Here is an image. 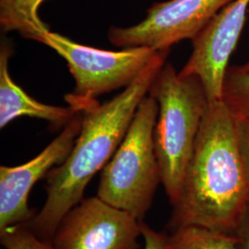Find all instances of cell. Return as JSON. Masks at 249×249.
<instances>
[{"instance_id": "obj_11", "label": "cell", "mask_w": 249, "mask_h": 249, "mask_svg": "<svg viewBox=\"0 0 249 249\" xmlns=\"http://www.w3.org/2000/svg\"><path fill=\"white\" fill-rule=\"evenodd\" d=\"M45 0H0V26L3 32H18L24 38L41 43L50 31L39 18L38 9Z\"/></svg>"}, {"instance_id": "obj_4", "label": "cell", "mask_w": 249, "mask_h": 249, "mask_svg": "<svg viewBox=\"0 0 249 249\" xmlns=\"http://www.w3.org/2000/svg\"><path fill=\"white\" fill-rule=\"evenodd\" d=\"M157 101L146 96L111 160L104 167L97 196L142 222L161 184L154 146Z\"/></svg>"}, {"instance_id": "obj_12", "label": "cell", "mask_w": 249, "mask_h": 249, "mask_svg": "<svg viewBox=\"0 0 249 249\" xmlns=\"http://www.w3.org/2000/svg\"><path fill=\"white\" fill-rule=\"evenodd\" d=\"M166 238L167 249H239L233 233L198 225L179 226Z\"/></svg>"}, {"instance_id": "obj_16", "label": "cell", "mask_w": 249, "mask_h": 249, "mask_svg": "<svg viewBox=\"0 0 249 249\" xmlns=\"http://www.w3.org/2000/svg\"><path fill=\"white\" fill-rule=\"evenodd\" d=\"M142 236L144 240V249H167V236L153 230L148 224L141 223Z\"/></svg>"}, {"instance_id": "obj_18", "label": "cell", "mask_w": 249, "mask_h": 249, "mask_svg": "<svg viewBox=\"0 0 249 249\" xmlns=\"http://www.w3.org/2000/svg\"><path fill=\"white\" fill-rule=\"evenodd\" d=\"M244 69H246V70H249V62L247 63V64H245V65H243L242 66Z\"/></svg>"}, {"instance_id": "obj_13", "label": "cell", "mask_w": 249, "mask_h": 249, "mask_svg": "<svg viewBox=\"0 0 249 249\" xmlns=\"http://www.w3.org/2000/svg\"><path fill=\"white\" fill-rule=\"evenodd\" d=\"M222 100L235 118L249 117V70L242 66L228 68Z\"/></svg>"}, {"instance_id": "obj_3", "label": "cell", "mask_w": 249, "mask_h": 249, "mask_svg": "<svg viewBox=\"0 0 249 249\" xmlns=\"http://www.w3.org/2000/svg\"><path fill=\"white\" fill-rule=\"evenodd\" d=\"M157 101L154 146L161 184L173 207L179 202L209 100L195 76H181L165 63L149 90Z\"/></svg>"}, {"instance_id": "obj_6", "label": "cell", "mask_w": 249, "mask_h": 249, "mask_svg": "<svg viewBox=\"0 0 249 249\" xmlns=\"http://www.w3.org/2000/svg\"><path fill=\"white\" fill-rule=\"evenodd\" d=\"M231 1L168 0L155 3L140 23L111 27L107 36L117 47L145 46L155 51H167L180 41L193 40Z\"/></svg>"}, {"instance_id": "obj_5", "label": "cell", "mask_w": 249, "mask_h": 249, "mask_svg": "<svg viewBox=\"0 0 249 249\" xmlns=\"http://www.w3.org/2000/svg\"><path fill=\"white\" fill-rule=\"evenodd\" d=\"M42 44L53 49L68 63L75 80V89L66 97L76 112L107 92L127 87L151 64L160 51L145 46L103 50L80 45L51 31Z\"/></svg>"}, {"instance_id": "obj_15", "label": "cell", "mask_w": 249, "mask_h": 249, "mask_svg": "<svg viewBox=\"0 0 249 249\" xmlns=\"http://www.w3.org/2000/svg\"><path fill=\"white\" fill-rule=\"evenodd\" d=\"M234 119L237 147L249 181V117H234Z\"/></svg>"}, {"instance_id": "obj_9", "label": "cell", "mask_w": 249, "mask_h": 249, "mask_svg": "<svg viewBox=\"0 0 249 249\" xmlns=\"http://www.w3.org/2000/svg\"><path fill=\"white\" fill-rule=\"evenodd\" d=\"M82 114L77 112L60 134L36 157L18 166H0V231L26 224L35 216L28 205L31 190L41 178L70 155L79 136Z\"/></svg>"}, {"instance_id": "obj_10", "label": "cell", "mask_w": 249, "mask_h": 249, "mask_svg": "<svg viewBox=\"0 0 249 249\" xmlns=\"http://www.w3.org/2000/svg\"><path fill=\"white\" fill-rule=\"evenodd\" d=\"M12 48L3 41L0 48V128L3 129L15 118L29 116L43 119L55 127L69 124L77 112L69 107H53L29 96L12 80L9 71Z\"/></svg>"}, {"instance_id": "obj_7", "label": "cell", "mask_w": 249, "mask_h": 249, "mask_svg": "<svg viewBox=\"0 0 249 249\" xmlns=\"http://www.w3.org/2000/svg\"><path fill=\"white\" fill-rule=\"evenodd\" d=\"M141 223L98 196H91L63 217L51 242L56 249H138Z\"/></svg>"}, {"instance_id": "obj_14", "label": "cell", "mask_w": 249, "mask_h": 249, "mask_svg": "<svg viewBox=\"0 0 249 249\" xmlns=\"http://www.w3.org/2000/svg\"><path fill=\"white\" fill-rule=\"evenodd\" d=\"M0 242L5 249H56L52 242L42 239L25 224L0 231Z\"/></svg>"}, {"instance_id": "obj_1", "label": "cell", "mask_w": 249, "mask_h": 249, "mask_svg": "<svg viewBox=\"0 0 249 249\" xmlns=\"http://www.w3.org/2000/svg\"><path fill=\"white\" fill-rule=\"evenodd\" d=\"M167 51L156 58L121 93L104 105L96 101L81 108L79 136L68 158L46 178V198L26 223L42 239L51 241L63 217L84 198L90 179L104 169L124 140L135 113L166 63Z\"/></svg>"}, {"instance_id": "obj_2", "label": "cell", "mask_w": 249, "mask_h": 249, "mask_svg": "<svg viewBox=\"0 0 249 249\" xmlns=\"http://www.w3.org/2000/svg\"><path fill=\"white\" fill-rule=\"evenodd\" d=\"M249 204L235 119L223 100L210 102L171 226L198 225L233 233Z\"/></svg>"}, {"instance_id": "obj_17", "label": "cell", "mask_w": 249, "mask_h": 249, "mask_svg": "<svg viewBox=\"0 0 249 249\" xmlns=\"http://www.w3.org/2000/svg\"><path fill=\"white\" fill-rule=\"evenodd\" d=\"M233 234L238 239L239 249H249V204L242 215Z\"/></svg>"}, {"instance_id": "obj_8", "label": "cell", "mask_w": 249, "mask_h": 249, "mask_svg": "<svg viewBox=\"0 0 249 249\" xmlns=\"http://www.w3.org/2000/svg\"><path fill=\"white\" fill-rule=\"evenodd\" d=\"M249 0H233L192 40L193 51L179 74L195 76L209 102L222 100L228 62L245 26Z\"/></svg>"}]
</instances>
